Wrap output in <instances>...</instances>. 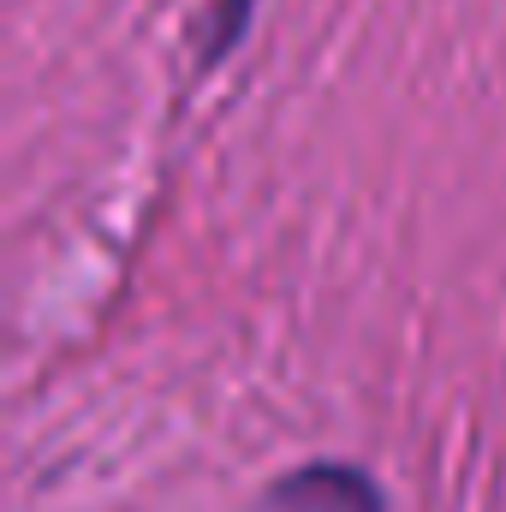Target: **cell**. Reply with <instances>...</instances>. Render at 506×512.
<instances>
[{"instance_id":"obj_1","label":"cell","mask_w":506,"mask_h":512,"mask_svg":"<svg viewBox=\"0 0 506 512\" xmlns=\"http://www.w3.org/2000/svg\"><path fill=\"white\" fill-rule=\"evenodd\" d=\"M268 512H381V495L352 465H304L286 483H274Z\"/></svg>"}]
</instances>
